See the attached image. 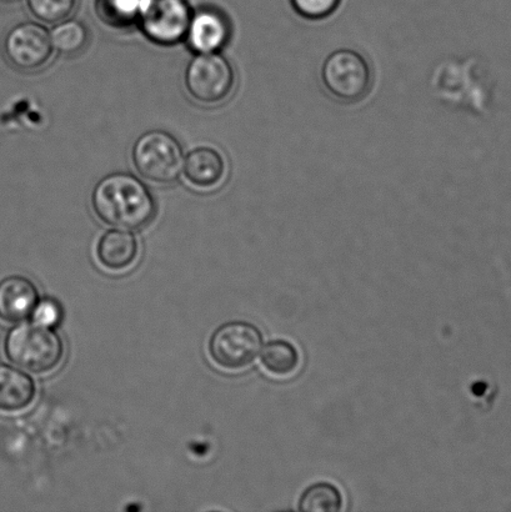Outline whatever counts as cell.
<instances>
[{"label": "cell", "instance_id": "obj_1", "mask_svg": "<svg viewBox=\"0 0 511 512\" xmlns=\"http://www.w3.org/2000/svg\"><path fill=\"white\" fill-rule=\"evenodd\" d=\"M92 205L102 222L130 232L148 227L157 212L149 189L128 173H113L100 180L93 190Z\"/></svg>", "mask_w": 511, "mask_h": 512}, {"label": "cell", "instance_id": "obj_13", "mask_svg": "<svg viewBox=\"0 0 511 512\" xmlns=\"http://www.w3.org/2000/svg\"><path fill=\"white\" fill-rule=\"evenodd\" d=\"M223 155L213 148L192 150L184 159L183 173L188 182L200 189L217 187L225 177Z\"/></svg>", "mask_w": 511, "mask_h": 512}, {"label": "cell", "instance_id": "obj_19", "mask_svg": "<svg viewBox=\"0 0 511 512\" xmlns=\"http://www.w3.org/2000/svg\"><path fill=\"white\" fill-rule=\"evenodd\" d=\"M295 12L309 20L330 17L338 9L342 0H290Z\"/></svg>", "mask_w": 511, "mask_h": 512}, {"label": "cell", "instance_id": "obj_2", "mask_svg": "<svg viewBox=\"0 0 511 512\" xmlns=\"http://www.w3.org/2000/svg\"><path fill=\"white\" fill-rule=\"evenodd\" d=\"M4 353L19 368L33 374H48L62 363L64 343L50 326L20 324L5 336Z\"/></svg>", "mask_w": 511, "mask_h": 512}, {"label": "cell", "instance_id": "obj_5", "mask_svg": "<svg viewBox=\"0 0 511 512\" xmlns=\"http://www.w3.org/2000/svg\"><path fill=\"white\" fill-rule=\"evenodd\" d=\"M263 349V334L247 321L220 325L209 340V355L225 370L238 371L252 365Z\"/></svg>", "mask_w": 511, "mask_h": 512}, {"label": "cell", "instance_id": "obj_9", "mask_svg": "<svg viewBox=\"0 0 511 512\" xmlns=\"http://www.w3.org/2000/svg\"><path fill=\"white\" fill-rule=\"evenodd\" d=\"M39 291L32 280L10 275L0 280V320L22 323L34 314L39 304Z\"/></svg>", "mask_w": 511, "mask_h": 512}, {"label": "cell", "instance_id": "obj_18", "mask_svg": "<svg viewBox=\"0 0 511 512\" xmlns=\"http://www.w3.org/2000/svg\"><path fill=\"white\" fill-rule=\"evenodd\" d=\"M30 13L40 22L55 24L68 19L77 7V0H27Z\"/></svg>", "mask_w": 511, "mask_h": 512}, {"label": "cell", "instance_id": "obj_12", "mask_svg": "<svg viewBox=\"0 0 511 512\" xmlns=\"http://www.w3.org/2000/svg\"><path fill=\"white\" fill-rule=\"evenodd\" d=\"M139 244L130 230L113 229L104 233L97 245V258L105 269L123 271L137 260Z\"/></svg>", "mask_w": 511, "mask_h": 512}, {"label": "cell", "instance_id": "obj_15", "mask_svg": "<svg viewBox=\"0 0 511 512\" xmlns=\"http://www.w3.org/2000/svg\"><path fill=\"white\" fill-rule=\"evenodd\" d=\"M343 505L342 491L328 481H318L308 486L298 501V509L308 512H339L343 510Z\"/></svg>", "mask_w": 511, "mask_h": 512}, {"label": "cell", "instance_id": "obj_10", "mask_svg": "<svg viewBox=\"0 0 511 512\" xmlns=\"http://www.w3.org/2000/svg\"><path fill=\"white\" fill-rule=\"evenodd\" d=\"M229 24L217 10L204 9L193 14L187 38L199 53H217L228 43Z\"/></svg>", "mask_w": 511, "mask_h": 512}, {"label": "cell", "instance_id": "obj_20", "mask_svg": "<svg viewBox=\"0 0 511 512\" xmlns=\"http://www.w3.org/2000/svg\"><path fill=\"white\" fill-rule=\"evenodd\" d=\"M33 315L35 323L50 326V328L57 325L59 320L62 319L60 306L53 300L39 301Z\"/></svg>", "mask_w": 511, "mask_h": 512}, {"label": "cell", "instance_id": "obj_16", "mask_svg": "<svg viewBox=\"0 0 511 512\" xmlns=\"http://www.w3.org/2000/svg\"><path fill=\"white\" fill-rule=\"evenodd\" d=\"M145 2L147 0H97L95 8L103 23L120 29L130 27L139 19Z\"/></svg>", "mask_w": 511, "mask_h": 512}, {"label": "cell", "instance_id": "obj_7", "mask_svg": "<svg viewBox=\"0 0 511 512\" xmlns=\"http://www.w3.org/2000/svg\"><path fill=\"white\" fill-rule=\"evenodd\" d=\"M193 12L187 0H147L140 13L145 37L160 45H174L187 38Z\"/></svg>", "mask_w": 511, "mask_h": 512}, {"label": "cell", "instance_id": "obj_14", "mask_svg": "<svg viewBox=\"0 0 511 512\" xmlns=\"http://www.w3.org/2000/svg\"><path fill=\"white\" fill-rule=\"evenodd\" d=\"M262 364L270 374L275 376H289L298 370L300 354L297 346L288 340L275 339L269 341L262 351Z\"/></svg>", "mask_w": 511, "mask_h": 512}, {"label": "cell", "instance_id": "obj_11", "mask_svg": "<svg viewBox=\"0 0 511 512\" xmlns=\"http://www.w3.org/2000/svg\"><path fill=\"white\" fill-rule=\"evenodd\" d=\"M37 386L24 371L12 365L0 364V411L20 413L32 405Z\"/></svg>", "mask_w": 511, "mask_h": 512}, {"label": "cell", "instance_id": "obj_8", "mask_svg": "<svg viewBox=\"0 0 511 512\" xmlns=\"http://www.w3.org/2000/svg\"><path fill=\"white\" fill-rule=\"evenodd\" d=\"M53 50L50 33L38 23H20L5 35V57L22 72H35L43 68L52 57Z\"/></svg>", "mask_w": 511, "mask_h": 512}, {"label": "cell", "instance_id": "obj_6", "mask_svg": "<svg viewBox=\"0 0 511 512\" xmlns=\"http://www.w3.org/2000/svg\"><path fill=\"white\" fill-rule=\"evenodd\" d=\"M234 85L233 65L219 53H199L185 70V87L198 103H223L232 95Z\"/></svg>", "mask_w": 511, "mask_h": 512}, {"label": "cell", "instance_id": "obj_4", "mask_svg": "<svg viewBox=\"0 0 511 512\" xmlns=\"http://www.w3.org/2000/svg\"><path fill=\"white\" fill-rule=\"evenodd\" d=\"M324 87L343 103H358L370 92L373 84L368 60L353 49L330 53L322 67Z\"/></svg>", "mask_w": 511, "mask_h": 512}, {"label": "cell", "instance_id": "obj_3", "mask_svg": "<svg viewBox=\"0 0 511 512\" xmlns=\"http://www.w3.org/2000/svg\"><path fill=\"white\" fill-rule=\"evenodd\" d=\"M135 169L149 182L172 184L183 173L184 154L177 139L163 130L140 135L132 150Z\"/></svg>", "mask_w": 511, "mask_h": 512}, {"label": "cell", "instance_id": "obj_17", "mask_svg": "<svg viewBox=\"0 0 511 512\" xmlns=\"http://www.w3.org/2000/svg\"><path fill=\"white\" fill-rule=\"evenodd\" d=\"M53 49L60 54L75 55L82 53L89 40L88 29L78 20L65 19L58 23L50 33Z\"/></svg>", "mask_w": 511, "mask_h": 512}]
</instances>
